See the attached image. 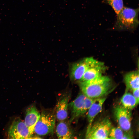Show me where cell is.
Here are the masks:
<instances>
[{"mask_svg":"<svg viewBox=\"0 0 139 139\" xmlns=\"http://www.w3.org/2000/svg\"><path fill=\"white\" fill-rule=\"evenodd\" d=\"M55 115L52 112L43 111L34 128V132L40 136L53 133L55 124Z\"/></svg>","mask_w":139,"mask_h":139,"instance_id":"cell-3","label":"cell"},{"mask_svg":"<svg viewBox=\"0 0 139 139\" xmlns=\"http://www.w3.org/2000/svg\"><path fill=\"white\" fill-rule=\"evenodd\" d=\"M139 102L132 94L128 92H125L120 99L121 105L130 110L135 108Z\"/></svg>","mask_w":139,"mask_h":139,"instance_id":"cell-15","label":"cell"},{"mask_svg":"<svg viewBox=\"0 0 139 139\" xmlns=\"http://www.w3.org/2000/svg\"><path fill=\"white\" fill-rule=\"evenodd\" d=\"M132 91L133 95L138 101H139V88L134 89Z\"/></svg>","mask_w":139,"mask_h":139,"instance_id":"cell-19","label":"cell"},{"mask_svg":"<svg viewBox=\"0 0 139 139\" xmlns=\"http://www.w3.org/2000/svg\"><path fill=\"white\" fill-rule=\"evenodd\" d=\"M104 1L111 6L117 15L124 7L123 0H104Z\"/></svg>","mask_w":139,"mask_h":139,"instance_id":"cell-17","label":"cell"},{"mask_svg":"<svg viewBox=\"0 0 139 139\" xmlns=\"http://www.w3.org/2000/svg\"><path fill=\"white\" fill-rule=\"evenodd\" d=\"M94 99L86 97L84 99L82 112V115L87 112L93 102Z\"/></svg>","mask_w":139,"mask_h":139,"instance_id":"cell-18","label":"cell"},{"mask_svg":"<svg viewBox=\"0 0 139 139\" xmlns=\"http://www.w3.org/2000/svg\"><path fill=\"white\" fill-rule=\"evenodd\" d=\"M139 8L134 9L124 7L117 15L113 29L118 30H135L139 24Z\"/></svg>","mask_w":139,"mask_h":139,"instance_id":"cell-2","label":"cell"},{"mask_svg":"<svg viewBox=\"0 0 139 139\" xmlns=\"http://www.w3.org/2000/svg\"><path fill=\"white\" fill-rule=\"evenodd\" d=\"M40 114L36 107L33 105L29 107L26 110L24 122L31 136L34 133V127L40 118Z\"/></svg>","mask_w":139,"mask_h":139,"instance_id":"cell-8","label":"cell"},{"mask_svg":"<svg viewBox=\"0 0 139 139\" xmlns=\"http://www.w3.org/2000/svg\"><path fill=\"white\" fill-rule=\"evenodd\" d=\"M119 127H111L109 137V139H132V135L129 132H125Z\"/></svg>","mask_w":139,"mask_h":139,"instance_id":"cell-16","label":"cell"},{"mask_svg":"<svg viewBox=\"0 0 139 139\" xmlns=\"http://www.w3.org/2000/svg\"><path fill=\"white\" fill-rule=\"evenodd\" d=\"M80 85L82 93L86 97L93 99L103 97L108 94L112 85L110 78L102 75L92 80L81 81Z\"/></svg>","mask_w":139,"mask_h":139,"instance_id":"cell-1","label":"cell"},{"mask_svg":"<svg viewBox=\"0 0 139 139\" xmlns=\"http://www.w3.org/2000/svg\"><path fill=\"white\" fill-rule=\"evenodd\" d=\"M86 96L82 93L79 94L76 98L68 104L71 111L70 120L71 123L75 119L82 115V112Z\"/></svg>","mask_w":139,"mask_h":139,"instance_id":"cell-10","label":"cell"},{"mask_svg":"<svg viewBox=\"0 0 139 139\" xmlns=\"http://www.w3.org/2000/svg\"><path fill=\"white\" fill-rule=\"evenodd\" d=\"M98 62L92 57H89L74 63L71 68L70 74L71 79L74 81H80L86 71Z\"/></svg>","mask_w":139,"mask_h":139,"instance_id":"cell-7","label":"cell"},{"mask_svg":"<svg viewBox=\"0 0 139 139\" xmlns=\"http://www.w3.org/2000/svg\"><path fill=\"white\" fill-rule=\"evenodd\" d=\"M111 127L110 120L108 118H104L92 124L90 128L86 131L85 138L109 139V134Z\"/></svg>","mask_w":139,"mask_h":139,"instance_id":"cell-4","label":"cell"},{"mask_svg":"<svg viewBox=\"0 0 139 139\" xmlns=\"http://www.w3.org/2000/svg\"><path fill=\"white\" fill-rule=\"evenodd\" d=\"M106 99V98L104 97L94 99L87 111L88 125L86 130L90 128L96 116L102 111L103 104Z\"/></svg>","mask_w":139,"mask_h":139,"instance_id":"cell-9","label":"cell"},{"mask_svg":"<svg viewBox=\"0 0 139 139\" xmlns=\"http://www.w3.org/2000/svg\"><path fill=\"white\" fill-rule=\"evenodd\" d=\"M124 81L126 86L125 92L139 88V72L136 70L126 74L124 77Z\"/></svg>","mask_w":139,"mask_h":139,"instance_id":"cell-13","label":"cell"},{"mask_svg":"<svg viewBox=\"0 0 139 139\" xmlns=\"http://www.w3.org/2000/svg\"><path fill=\"white\" fill-rule=\"evenodd\" d=\"M114 114L119 127L125 132L131 131L132 114L131 110L119 105L115 108Z\"/></svg>","mask_w":139,"mask_h":139,"instance_id":"cell-6","label":"cell"},{"mask_svg":"<svg viewBox=\"0 0 139 139\" xmlns=\"http://www.w3.org/2000/svg\"><path fill=\"white\" fill-rule=\"evenodd\" d=\"M105 70L104 63L98 61L86 71L80 81H89L101 76L102 75V74Z\"/></svg>","mask_w":139,"mask_h":139,"instance_id":"cell-12","label":"cell"},{"mask_svg":"<svg viewBox=\"0 0 139 139\" xmlns=\"http://www.w3.org/2000/svg\"><path fill=\"white\" fill-rule=\"evenodd\" d=\"M31 136L29 129L24 122L19 118L15 119L8 130V138H30Z\"/></svg>","mask_w":139,"mask_h":139,"instance_id":"cell-5","label":"cell"},{"mask_svg":"<svg viewBox=\"0 0 139 139\" xmlns=\"http://www.w3.org/2000/svg\"><path fill=\"white\" fill-rule=\"evenodd\" d=\"M69 95H65L61 97L56 106V118L59 121H64L67 117Z\"/></svg>","mask_w":139,"mask_h":139,"instance_id":"cell-11","label":"cell"},{"mask_svg":"<svg viewBox=\"0 0 139 139\" xmlns=\"http://www.w3.org/2000/svg\"><path fill=\"white\" fill-rule=\"evenodd\" d=\"M56 133L58 138L71 139L74 137L73 133L67 124L64 121H60L56 128Z\"/></svg>","mask_w":139,"mask_h":139,"instance_id":"cell-14","label":"cell"}]
</instances>
